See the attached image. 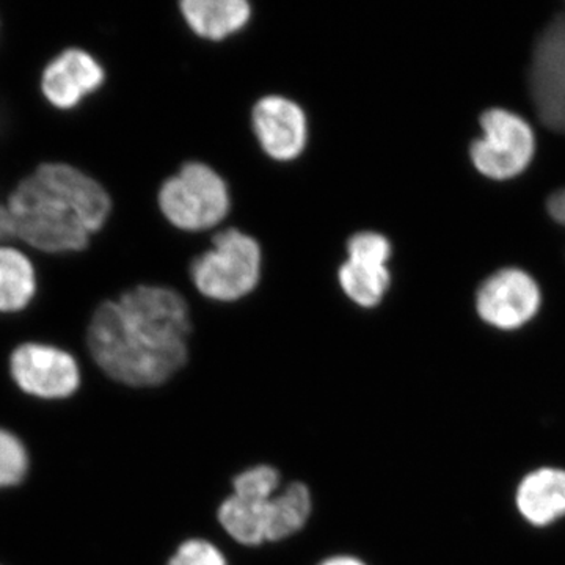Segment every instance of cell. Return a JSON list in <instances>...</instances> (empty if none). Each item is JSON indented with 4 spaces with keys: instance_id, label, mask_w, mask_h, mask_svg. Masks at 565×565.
Returning <instances> with one entry per match:
<instances>
[{
    "instance_id": "6da1fadb",
    "label": "cell",
    "mask_w": 565,
    "mask_h": 565,
    "mask_svg": "<svg viewBox=\"0 0 565 565\" xmlns=\"http://www.w3.org/2000/svg\"><path fill=\"white\" fill-rule=\"evenodd\" d=\"M191 332V313L180 294L139 286L96 310L88 327V348L93 360L118 384L151 388L185 366Z\"/></svg>"
},
{
    "instance_id": "7a4b0ae2",
    "label": "cell",
    "mask_w": 565,
    "mask_h": 565,
    "mask_svg": "<svg viewBox=\"0 0 565 565\" xmlns=\"http://www.w3.org/2000/svg\"><path fill=\"white\" fill-rule=\"evenodd\" d=\"M110 210L102 185L65 163L41 166L10 199L18 236L50 253L84 250Z\"/></svg>"
},
{
    "instance_id": "3957f363",
    "label": "cell",
    "mask_w": 565,
    "mask_h": 565,
    "mask_svg": "<svg viewBox=\"0 0 565 565\" xmlns=\"http://www.w3.org/2000/svg\"><path fill=\"white\" fill-rule=\"evenodd\" d=\"M214 247L192 263L191 275L204 297L218 302L243 299L262 275V248L253 237L226 230L212 239Z\"/></svg>"
},
{
    "instance_id": "277c9868",
    "label": "cell",
    "mask_w": 565,
    "mask_h": 565,
    "mask_svg": "<svg viewBox=\"0 0 565 565\" xmlns=\"http://www.w3.org/2000/svg\"><path fill=\"white\" fill-rule=\"evenodd\" d=\"M159 206L177 228L202 232L217 225L228 214V188L211 167L185 163L180 173L163 182Z\"/></svg>"
},
{
    "instance_id": "5b68a950",
    "label": "cell",
    "mask_w": 565,
    "mask_h": 565,
    "mask_svg": "<svg viewBox=\"0 0 565 565\" xmlns=\"http://www.w3.org/2000/svg\"><path fill=\"white\" fill-rule=\"evenodd\" d=\"M280 489V473L273 465H256L233 479V493L217 509L225 533L244 546L267 542L274 498Z\"/></svg>"
},
{
    "instance_id": "8992f818",
    "label": "cell",
    "mask_w": 565,
    "mask_h": 565,
    "mask_svg": "<svg viewBox=\"0 0 565 565\" xmlns=\"http://www.w3.org/2000/svg\"><path fill=\"white\" fill-rule=\"evenodd\" d=\"M484 136L470 148L471 162L490 180H511L525 172L533 159V129L522 117L504 109H490L481 117Z\"/></svg>"
},
{
    "instance_id": "52a82bcc",
    "label": "cell",
    "mask_w": 565,
    "mask_h": 565,
    "mask_svg": "<svg viewBox=\"0 0 565 565\" xmlns=\"http://www.w3.org/2000/svg\"><path fill=\"white\" fill-rule=\"evenodd\" d=\"M530 95L546 128L565 134V13L557 14L535 43Z\"/></svg>"
},
{
    "instance_id": "ba28073f",
    "label": "cell",
    "mask_w": 565,
    "mask_h": 565,
    "mask_svg": "<svg viewBox=\"0 0 565 565\" xmlns=\"http://www.w3.org/2000/svg\"><path fill=\"white\" fill-rule=\"evenodd\" d=\"M11 375L18 386L41 399H63L81 384L79 366L68 352L44 344H22L11 355Z\"/></svg>"
},
{
    "instance_id": "9c48e42d",
    "label": "cell",
    "mask_w": 565,
    "mask_h": 565,
    "mask_svg": "<svg viewBox=\"0 0 565 565\" xmlns=\"http://www.w3.org/2000/svg\"><path fill=\"white\" fill-rule=\"evenodd\" d=\"M348 256L340 269V285L345 296L359 307H377L392 282L386 267L392 244L379 233H356L349 239Z\"/></svg>"
},
{
    "instance_id": "30bf717a",
    "label": "cell",
    "mask_w": 565,
    "mask_h": 565,
    "mask_svg": "<svg viewBox=\"0 0 565 565\" xmlns=\"http://www.w3.org/2000/svg\"><path fill=\"white\" fill-rule=\"evenodd\" d=\"M542 296L537 282L520 269H503L487 278L476 296L482 321L501 330H515L537 315Z\"/></svg>"
},
{
    "instance_id": "8fae6325",
    "label": "cell",
    "mask_w": 565,
    "mask_h": 565,
    "mask_svg": "<svg viewBox=\"0 0 565 565\" xmlns=\"http://www.w3.org/2000/svg\"><path fill=\"white\" fill-rule=\"evenodd\" d=\"M253 129L263 150L275 161H292L307 143V118L296 103L267 96L253 109Z\"/></svg>"
},
{
    "instance_id": "7c38bea8",
    "label": "cell",
    "mask_w": 565,
    "mask_h": 565,
    "mask_svg": "<svg viewBox=\"0 0 565 565\" xmlns=\"http://www.w3.org/2000/svg\"><path fill=\"white\" fill-rule=\"evenodd\" d=\"M103 82L104 71L90 54L70 50L44 71L43 93L58 109H73L85 96L98 90Z\"/></svg>"
},
{
    "instance_id": "4fadbf2b",
    "label": "cell",
    "mask_w": 565,
    "mask_h": 565,
    "mask_svg": "<svg viewBox=\"0 0 565 565\" xmlns=\"http://www.w3.org/2000/svg\"><path fill=\"white\" fill-rule=\"evenodd\" d=\"M516 508L527 523L548 526L565 515V470L544 467L531 471L516 489Z\"/></svg>"
},
{
    "instance_id": "5bb4252c",
    "label": "cell",
    "mask_w": 565,
    "mask_h": 565,
    "mask_svg": "<svg viewBox=\"0 0 565 565\" xmlns=\"http://www.w3.org/2000/svg\"><path fill=\"white\" fill-rule=\"evenodd\" d=\"M181 11L189 28L207 40H223L239 32L252 14L244 0H184Z\"/></svg>"
},
{
    "instance_id": "9a60e30c",
    "label": "cell",
    "mask_w": 565,
    "mask_h": 565,
    "mask_svg": "<svg viewBox=\"0 0 565 565\" xmlns=\"http://www.w3.org/2000/svg\"><path fill=\"white\" fill-rule=\"evenodd\" d=\"M313 514V497L310 487L296 481L286 486L274 498L267 542H280L303 530Z\"/></svg>"
},
{
    "instance_id": "2e32d148",
    "label": "cell",
    "mask_w": 565,
    "mask_h": 565,
    "mask_svg": "<svg viewBox=\"0 0 565 565\" xmlns=\"http://www.w3.org/2000/svg\"><path fill=\"white\" fill-rule=\"evenodd\" d=\"M35 291V270L31 262L13 248H0V311L24 310Z\"/></svg>"
},
{
    "instance_id": "e0dca14e",
    "label": "cell",
    "mask_w": 565,
    "mask_h": 565,
    "mask_svg": "<svg viewBox=\"0 0 565 565\" xmlns=\"http://www.w3.org/2000/svg\"><path fill=\"white\" fill-rule=\"evenodd\" d=\"M29 468L28 451L17 435L0 429V489L20 484Z\"/></svg>"
},
{
    "instance_id": "ac0fdd59",
    "label": "cell",
    "mask_w": 565,
    "mask_h": 565,
    "mask_svg": "<svg viewBox=\"0 0 565 565\" xmlns=\"http://www.w3.org/2000/svg\"><path fill=\"white\" fill-rule=\"evenodd\" d=\"M167 565H228V561L210 541L189 539L178 546Z\"/></svg>"
},
{
    "instance_id": "d6986e66",
    "label": "cell",
    "mask_w": 565,
    "mask_h": 565,
    "mask_svg": "<svg viewBox=\"0 0 565 565\" xmlns=\"http://www.w3.org/2000/svg\"><path fill=\"white\" fill-rule=\"evenodd\" d=\"M548 212L557 223L565 226V189L550 196Z\"/></svg>"
},
{
    "instance_id": "ffe728a7",
    "label": "cell",
    "mask_w": 565,
    "mask_h": 565,
    "mask_svg": "<svg viewBox=\"0 0 565 565\" xmlns=\"http://www.w3.org/2000/svg\"><path fill=\"white\" fill-rule=\"evenodd\" d=\"M14 234H17V230H14L13 217H11L10 210L0 206V241L10 239Z\"/></svg>"
},
{
    "instance_id": "44dd1931",
    "label": "cell",
    "mask_w": 565,
    "mask_h": 565,
    "mask_svg": "<svg viewBox=\"0 0 565 565\" xmlns=\"http://www.w3.org/2000/svg\"><path fill=\"white\" fill-rule=\"evenodd\" d=\"M318 565H366L362 559L355 556L349 555H338L332 557H327L323 559L321 564Z\"/></svg>"
}]
</instances>
